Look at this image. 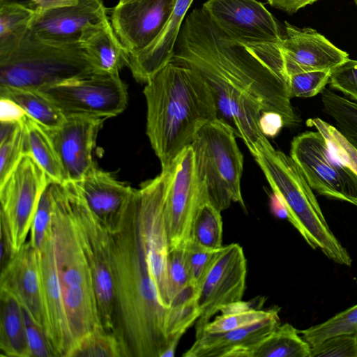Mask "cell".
Wrapping results in <instances>:
<instances>
[{
    "label": "cell",
    "mask_w": 357,
    "mask_h": 357,
    "mask_svg": "<svg viewBox=\"0 0 357 357\" xmlns=\"http://www.w3.org/2000/svg\"><path fill=\"white\" fill-rule=\"evenodd\" d=\"M171 61L191 68L204 79L213 94L217 119L232 129L253 156L268 139L259 126L262 112L279 114L286 127L301 123L291 102L287 79L252 45L222 32L202 8L185 17Z\"/></svg>",
    "instance_id": "cell-1"
},
{
    "label": "cell",
    "mask_w": 357,
    "mask_h": 357,
    "mask_svg": "<svg viewBox=\"0 0 357 357\" xmlns=\"http://www.w3.org/2000/svg\"><path fill=\"white\" fill-rule=\"evenodd\" d=\"M328 84L357 102V61L348 59L331 72Z\"/></svg>",
    "instance_id": "cell-41"
},
{
    "label": "cell",
    "mask_w": 357,
    "mask_h": 357,
    "mask_svg": "<svg viewBox=\"0 0 357 357\" xmlns=\"http://www.w3.org/2000/svg\"><path fill=\"white\" fill-rule=\"evenodd\" d=\"M50 183L33 158L25 153L0 185L1 241L12 257L26 243L41 195Z\"/></svg>",
    "instance_id": "cell-9"
},
{
    "label": "cell",
    "mask_w": 357,
    "mask_h": 357,
    "mask_svg": "<svg viewBox=\"0 0 357 357\" xmlns=\"http://www.w3.org/2000/svg\"><path fill=\"white\" fill-rule=\"evenodd\" d=\"M222 232L221 212L208 202H203L194 220L190 240L204 248L219 250L223 246Z\"/></svg>",
    "instance_id": "cell-33"
},
{
    "label": "cell",
    "mask_w": 357,
    "mask_h": 357,
    "mask_svg": "<svg viewBox=\"0 0 357 357\" xmlns=\"http://www.w3.org/2000/svg\"><path fill=\"white\" fill-rule=\"evenodd\" d=\"M236 138L232 129L216 119L198 131L190 145L207 201L220 212L232 202L245 208L241 190L243 156Z\"/></svg>",
    "instance_id": "cell-7"
},
{
    "label": "cell",
    "mask_w": 357,
    "mask_h": 357,
    "mask_svg": "<svg viewBox=\"0 0 357 357\" xmlns=\"http://www.w3.org/2000/svg\"><path fill=\"white\" fill-rule=\"evenodd\" d=\"M317 0H267L273 7L289 13L297 12L299 9L312 4Z\"/></svg>",
    "instance_id": "cell-45"
},
{
    "label": "cell",
    "mask_w": 357,
    "mask_h": 357,
    "mask_svg": "<svg viewBox=\"0 0 357 357\" xmlns=\"http://www.w3.org/2000/svg\"><path fill=\"white\" fill-rule=\"evenodd\" d=\"M26 113L13 101L0 98V122H20Z\"/></svg>",
    "instance_id": "cell-44"
},
{
    "label": "cell",
    "mask_w": 357,
    "mask_h": 357,
    "mask_svg": "<svg viewBox=\"0 0 357 357\" xmlns=\"http://www.w3.org/2000/svg\"><path fill=\"white\" fill-rule=\"evenodd\" d=\"M354 2H355V3H356V6H357V0H354Z\"/></svg>",
    "instance_id": "cell-49"
},
{
    "label": "cell",
    "mask_w": 357,
    "mask_h": 357,
    "mask_svg": "<svg viewBox=\"0 0 357 357\" xmlns=\"http://www.w3.org/2000/svg\"><path fill=\"white\" fill-rule=\"evenodd\" d=\"M259 126L262 134L268 137H274L284 126V121L281 115L273 112H262Z\"/></svg>",
    "instance_id": "cell-43"
},
{
    "label": "cell",
    "mask_w": 357,
    "mask_h": 357,
    "mask_svg": "<svg viewBox=\"0 0 357 357\" xmlns=\"http://www.w3.org/2000/svg\"><path fill=\"white\" fill-rule=\"evenodd\" d=\"M105 120L83 116L66 117L54 130H47L62 164L67 182L77 183L95 167L92 152Z\"/></svg>",
    "instance_id": "cell-18"
},
{
    "label": "cell",
    "mask_w": 357,
    "mask_h": 357,
    "mask_svg": "<svg viewBox=\"0 0 357 357\" xmlns=\"http://www.w3.org/2000/svg\"><path fill=\"white\" fill-rule=\"evenodd\" d=\"M193 0H176L172 15L158 36L146 48L128 56V68L136 81L146 83L172 61L186 13Z\"/></svg>",
    "instance_id": "cell-23"
},
{
    "label": "cell",
    "mask_w": 357,
    "mask_h": 357,
    "mask_svg": "<svg viewBox=\"0 0 357 357\" xmlns=\"http://www.w3.org/2000/svg\"><path fill=\"white\" fill-rule=\"evenodd\" d=\"M0 98L13 101L26 115L47 130L59 128L66 119L58 107L38 90L0 86Z\"/></svg>",
    "instance_id": "cell-27"
},
{
    "label": "cell",
    "mask_w": 357,
    "mask_h": 357,
    "mask_svg": "<svg viewBox=\"0 0 357 357\" xmlns=\"http://www.w3.org/2000/svg\"><path fill=\"white\" fill-rule=\"evenodd\" d=\"M66 117L106 120L122 113L128 100V86L119 75L94 73L40 90Z\"/></svg>",
    "instance_id": "cell-10"
},
{
    "label": "cell",
    "mask_w": 357,
    "mask_h": 357,
    "mask_svg": "<svg viewBox=\"0 0 357 357\" xmlns=\"http://www.w3.org/2000/svg\"><path fill=\"white\" fill-rule=\"evenodd\" d=\"M134 191L110 233L114 334L126 357H173L188 327L161 302Z\"/></svg>",
    "instance_id": "cell-2"
},
{
    "label": "cell",
    "mask_w": 357,
    "mask_h": 357,
    "mask_svg": "<svg viewBox=\"0 0 357 357\" xmlns=\"http://www.w3.org/2000/svg\"><path fill=\"white\" fill-rule=\"evenodd\" d=\"M75 183L91 211L112 232L118 227L134 189L96 166Z\"/></svg>",
    "instance_id": "cell-21"
},
{
    "label": "cell",
    "mask_w": 357,
    "mask_h": 357,
    "mask_svg": "<svg viewBox=\"0 0 357 357\" xmlns=\"http://www.w3.org/2000/svg\"><path fill=\"white\" fill-rule=\"evenodd\" d=\"M24 311L27 342L31 357H54L43 328Z\"/></svg>",
    "instance_id": "cell-42"
},
{
    "label": "cell",
    "mask_w": 357,
    "mask_h": 357,
    "mask_svg": "<svg viewBox=\"0 0 357 357\" xmlns=\"http://www.w3.org/2000/svg\"><path fill=\"white\" fill-rule=\"evenodd\" d=\"M299 333L311 347L336 335L357 334V304Z\"/></svg>",
    "instance_id": "cell-34"
},
{
    "label": "cell",
    "mask_w": 357,
    "mask_h": 357,
    "mask_svg": "<svg viewBox=\"0 0 357 357\" xmlns=\"http://www.w3.org/2000/svg\"><path fill=\"white\" fill-rule=\"evenodd\" d=\"M25 135V153L30 154L45 172L51 182H67L60 158L50 133L28 115L22 121Z\"/></svg>",
    "instance_id": "cell-26"
},
{
    "label": "cell",
    "mask_w": 357,
    "mask_h": 357,
    "mask_svg": "<svg viewBox=\"0 0 357 357\" xmlns=\"http://www.w3.org/2000/svg\"><path fill=\"white\" fill-rule=\"evenodd\" d=\"M331 70H316L294 73L288 75L287 84L291 98H310L326 88Z\"/></svg>",
    "instance_id": "cell-38"
},
{
    "label": "cell",
    "mask_w": 357,
    "mask_h": 357,
    "mask_svg": "<svg viewBox=\"0 0 357 357\" xmlns=\"http://www.w3.org/2000/svg\"><path fill=\"white\" fill-rule=\"evenodd\" d=\"M79 41L97 73L117 75L128 67V52L117 38L109 17L86 26Z\"/></svg>",
    "instance_id": "cell-24"
},
{
    "label": "cell",
    "mask_w": 357,
    "mask_h": 357,
    "mask_svg": "<svg viewBox=\"0 0 357 357\" xmlns=\"http://www.w3.org/2000/svg\"><path fill=\"white\" fill-rule=\"evenodd\" d=\"M310 357H357V334L330 337L311 347Z\"/></svg>",
    "instance_id": "cell-40"
},
{
    "label": "cell",
    "mask_w": 357,
    "mask_h": 357,
    "mask_svg": "<svg viewBox=\"0 0 357 357\" xmlns=\"http://www.w3.org/2000/svg\"><path fill=\"white\" fill-rule=\"evenodd\" d=\"M246 275V259L241 246L235 243L222 246L199 289L195 337L222 307L242 301Z\"/></svg>",
    "instance_id": "cell-13"
},
{
    "label": "cell",
    "mask_w": 357,
    "mask_h": 357,
    "mask_svg": "<svg viewBox=\"0 0 357 357\" xmlns=\"http://www.w3.org/2000/svg\"><path fill=\"white\" fill-rule=\"evenodd\" d=\"M253 157L281 202L286 218L307 243L334 262L350 266L351 257L331 231L312 189L291 156L266 139Z\"/></svg>",
    "instance_id": "cell-5"
},
{
    "label": "cell",
    "mask_w": 357,
    "mask_h": 357,
    "mask_svg": "<svg viewBox=\"0 0 357 357\" xmlns=\"http://www.w3.org/2000/svg\"><path fill=\"white\" fill-rule=\"evenodd\" d=\"M78 0H26V4L36 10H49L77 3Z\"/></svg>",
    "instance_id": "cell-46"
},
{
    "label": "cell",
    "mask_w": 357,
    "mask_h": 357,
    "mask_svg": "<svg viewBox=\"0 0 357 357\" xmlns=\"http://www.w3.org/2000/svg\"><path fill=\"white\" fill-rule=\"evenodd\" d=\"M278 45L287 77L302 72L332 70L349 59L346 52L337 48L316 30L301 29L287 22H285L284 34Z\"/></svg>",
    "instance_id": "cell-16"
},
{
    "label": "cell",
    "mask_w": 357,
    "mask_h": 357,
    "mask_svg": "<svg viewBox=\"0 0 357 357\" xmlns=\"http://www.w3.org/2000/svg\"><path fill=\"white\" fill-rule=\"evenodd\" d=\"M279 314L244 327L222 333H202L183 357H242L279 325Z\"/></svg>",
    "instance_id": "cell-22"
},
{
    "label": "cell",
    "mask_w": 357,
    "mask_h": 357,
    "mask_svg": "<svg viewBox=\"0 0 357 357\" xmlns=\"http://www.w3.org/2000/svg\"><path fill=\"white\" fill-rule=\"evenodd\" d=\"M38 252L44 331L54 356L68 357L73 347L57 276L52 235Z\"/></svg>",
    "instance_id": "cell-17"
},
{
    "label": "cell",
    "mask_w": 357,
    "mask_h": 357,
    "mask_svg": "<svg viewBox=\"0 0 357 357\" xmlns=\"http://www.w3.org/2000/svg\"><path fill=\"white\" fill-rule=\"evenodd\" d=\"M308 126L314 127L326 139L334 157L357 174V149L337 129L320 118L310 119Z\"/></svg>",
    "instance_id": "cell-36"
},
{
    "label": "cell",
    "mask_w": 357,
    "mask_h": 357,
    "mask_svg": "<svg viewBox=\"0 0 357 357\" xmlns=\"http://www.w3.org/2000/svg\"><path fill=\"white\" fill-rule=\"evenodd\" d=\"M204 202L208 201L190 146L176 160L166 195L165 219L169 250L185 248L190 241L194 220Z\"/></svg>",
    "instance_id": "cell-12"
},
{
    "label": "cell",
    "mask_w": 357,
    "mask_h": 357,
    "mask_svg": "<svg viewBox=\"0 0 357 357\" xmlns=\"http://www.w3.org/2000/svg\"><path fill=\"white\" fill-rule=\"evenodd\" d=\"M81 245L89 264L104 330L114 334V294L112 271L111 234L91 211L73 182L63 183Z\"/></svg>",
    "instance_id": "cell-8"
},
{
    "label": "cell",
    "mask_w": 357,
    "mask_h": 357,
    "mask_svg": "<svg viewBox=\"0 0 357 357\" xmlns=\"http://www.w3.org/2000/svg\"><path fill=\"white\" fill-rule=\"evenodd\" d=\"M202 8L222 32L241 43L278 44L282 38L277 20L257 0H207Z\"/></svg>",
    "instance_id": "cell-14"
},
{
    "label": "cell",
    "mask_w": 357,
    "mask_h": 357,
    "mask_svg": "<svg viewBox=\"0 0 357 357\" xmlns=\"http://www.w3.org/2000/svg\"><path fill=\"white\" fill-rule=\"evenodd\" d=\"M271 208L273 213L280 218H286L285 210L278 197L273 194L271 197Z\"/></svg>",
    "instance_id": "cell-47"
},
{
    "label": "cell",
    "mask_w": 357,
    "mask_h": 357,
    "mask_svg": "<svg viewBox=\"0 0 357 357\" xmlns=\"http://www.w3.org/2000/svg\"><path fill=\"white\" fill-rule=\"evenodd\" d=\"M176 0H119L109 8L112 28L129 55L148 47L162 32Z\"/></svg>",
    "instance_id": "cell-15"
},
{
    "label": "cell",
    "mask_w": 357,
    "mask_h": 357,
    "mask_svg": "<svg viewBox=\"0 0 357 357\" xmlns=\"http://www.w3.org/2000/svg\"><path fill=\"white\" fill-rule=\"evenodd\" d=\"M109 17L102 0H78L77 3L49 10H36L30 31L48 40H79L88 25Z\"/></svg>",
    "instance_id": "cell-19"
},
{
    "label": "cell",
    "mask_w": 357,
    "mask_h": 357,
    "mask_svg": "<svg viewBox=\"0 0 357 357\" xmlns=\"http://www.w3.org/2000/svg\"><path fill=\"white\" fill-rule=\"evenodd\" d=\"M354 205L357 206V198L354 200Z\"/></svg>",
    "instance_id": "cell-48"
},
{
    "label": "cell",
    "mask_w": 357,
    "mask_h": 357,
    "mask_svg": "<svg viewBox=\"0 0 357 357\" xmlns=\"http://www.w3.org/2000/svg\"><path fill=\"white\" fill-rule=\"evenodd\" d=\"M289 155L319 195L354 204L357 174L334 157L321 132L308 130L294 137Z\"/></svg>",
    "instance_id": "cell-11"
},
{
    "label": "cell",
    "mask_w": 357,
    "mask_h": 357,
    "mask_svg": "<svg viewBox=\"0 0 357 357\" xmlns=\"http://www.w3.org/2000/svg\"><path fill=\"white\" fill-rule=\"evenodd\" d=\"M220 249H208L192 240L185 245V252L191 279L199 291Z\"/></svg>",
    "instance_id": "cell-39"
},
{
    "label": "cell",
    "mask_w": 357,
    "mask_h": 357,
    "mask_svg": "<svg viewBox=\"0 0 357 357\" xmlns=\"http://www.w3.org/2000/svg\"><path fill=\"white\" fill-rule=\"evenodd\" d=\"M311 347L291 324H280L242 357H310Z\"/></svg>",
    "instance_id": "cell-28"
},
{
    "label": "cell",
    "mask_w": 357,
    "mask_h": 357,
    "mask_svg": "<svg viewBox=\"0 0 357 357\" xmlns=\"http://www.w3.org/2000/svg\"><path fill=\"white\" fill-rule=\"evenodd\" d=\"M0 349L8 357H31L24 307L17 298L0 288Z\"/></svg>",
    "instance_id": "cell-25"
},
{
    "label": "cell",
    "mask_w": 357,
    "mask_h": 357,
    "mask_svg": "<svg viewBox=\"0 0 357 357\" xmlns=\"http://www.w3.org/2000/svg\"><path fill=\"white\" fill-rule=\"evenodd\" d=\"M36 10L17 1H0V58L10 54L29 31Z\"/></svg>",
    "instance_id": "cell-29"
},
{
    "label": "cell",
    "mask_w": 357,
    "mask_h": 357,
    "mask_svg": "<svg viewBox=\"0 0 357 357\" xmlns=\"http://www.w3.org/2000/svg\"><path fill=\"white\" fill-rule=\"evenodd\" d=\"M261 299L259 298L257 301L248 302L240 301L224 306L220 311L221 314L209 321L201 335L204 333L226 332L253 324L279 314L280 308L278 307L262 309L264 301Z\"/></svg>",
    "instance_id": "cell-30"
},
{
    "label": "cell",
    "mask_w": 357,
    "mask_h": 357,
    "mask_svg": "<svg viewBox=\"0 0 357 357\" xmlns=\"http://www.w3.org/2000/svg\"><path fill=\"white\" fill-rule=\"evenodd\" d=\"M24 153L25 135L22 121L1 122L0 185L7 179Z\"/></svg>",
    "instance_id": "cell-32"
},
{
    "label": "cell",
    "mask_w": 357,
    "mask_h": 357,
    "mask_svg": "<svg viewBox=\"0 0 357 357\" xmlns=\"http://www.w3.org/2000/svg\"><path fill=\"white\" fill-rule=\"evenodd\" d=\"M126 357L117 337L100 326L84 335L68 357Z\"/></svg>",
    "instance_id": "cell-35"
},
{
    "label": "cell",
    "mask_w": 357,
    "mask_h": 357,
    "mask_svg": "<svg viewBox=\"0 0 357 357\" xmlns=\"http://www.w3.org/2000/svg\"><path fill=\"white\" fill-rule=\"evenodd\" d=\"M51 188L53 198L52 240L57 276L74 347L84 335L102 326L91 270L81 245L64 185L52 182Z\"/></svg>",
    "instance_id": "cell-4"
},
{
    "label": "cell",
    "mask_w": 357,
    "mask_h": 357,
    "mask_svg": "<svg viewBox=\"0 0 357 357\" xmlns=\"http://www.w3.org/2000/svg\"><path fill=\"white\" fill-rule=\"evenodd\" d=\"M94 73L79 40L45 39L30 30L10 54L0 58V86L40 90Z\"/></svg>",
    "instance_id": "cell-6"
},
{
    "label": "cell",
    "mask_w": 357,
    "mask_h": 357,
    "mask_svg": "<svg viewBox=\"0 0 357 357\" xmlns=\"http://www.w3.org/2000/svg\"><path fill=\"white\" fill-rule=\"evenodd\" d=\"M51 183L41 195L30 229L29 241L37 251L43 248L51 235L53 211Z\"/></svg>",
    "instance_id": "cell-37"
},
{
    "label": "cell",
    "mask_w": 357,
    "mask_h": 357,
    "mask_svg": "<svg viewBox=\"0 0 357 357\" xmlns=\"http://www.w3.org/2000/svg\"><path fill=\"white\" fill-rule=\"evenodd\" d=\"M320 93L324 111L334 120L337 129L357 149V102L327 88Z\"/></svg>",
    "instance_id": "cell-31"
},
{
    "label": "cell",
    "mask_w": 357,
    "mask_h": 357,
    "mask_svg": "<svg viewBox=\"0 0 357 357\" xmlns=\"http://www.w3.org/2000/svg\"><path fill=\"white\" fill-rule=\"evenodd\" d=\"M0 288L14 294L26 312L44 330L38 252L29 241L1 268Z\"/></svg>",
    "instance_id": "cell-20"
},
{
    "label": "cell",
    "mask_w": 357,
    "mask_h": 357,
    "mask_svg": "<svg viewBox=\"0 0 357 357\" xmlns=\"http://www.w3.org/2000/svg\"><path fill=\"white\" fill-rule=\"evenodd\" d=\"M146 135L162 170L170 168L198 131L217 119L215 100L204 79L170 61L146 83Z\"/></svg>",
    "instance_id": "cell-3"
}]
</instances>
